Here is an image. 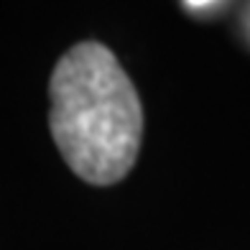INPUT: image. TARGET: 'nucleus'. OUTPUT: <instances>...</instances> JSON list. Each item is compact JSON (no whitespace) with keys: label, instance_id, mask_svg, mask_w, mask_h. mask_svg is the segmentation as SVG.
<instances>
[{"label":"nucleus","instance_id":"1","mask_svg":"<svg viewBox=\"0 0 250 250\" xmlns=\"http://www.w3.org/2000/svg\"><path fill=\"white\" fill-rule=\"evenodd\" d=\"M49 128L66 166L97 187L118 184L138 161L143 107L107 46L77 43L51 72Z\"/></svg>","mask_w":250,"mask_h":250}]
</instances>
